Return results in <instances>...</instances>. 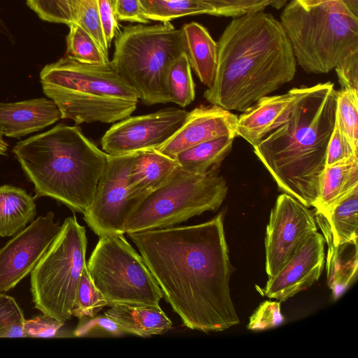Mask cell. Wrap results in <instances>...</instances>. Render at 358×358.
Masks as SVG:
<instances>
[{"label":"cell","mask_w":358,"mask_h":358,"mask_svg":"<svg viewBox=\"0 0 358 358\" xmlns=\"http://www.w3.org/2000/svg\"><path fill=\"white\" fill-rule=\"evenodd\" d=\"M64 322L57 321L46 315L26 320L24 330L25 337H52Z\"/></svg>","instance_id":"cell-40"},{"label":"cell","mask_w":358,"mask_h":358,"mask_svg":"<svg viewBox=\"0 0 358 358\" xmlns=\"http://www.w3.org/2000/svg\"><path fill=\"white\" fill-rule=\"evenodd\" d=\"M107 306L106 299L93 283L86 266L79 281L72 315L79 319L94 317Z\"/></svg>","instance_id":"cell-30"},{"label":"cell","mask_w":358,"mask_h":358,"mask_svg":"<svg viewBox=\"0 0 358 358\" xmlns=\"http://www.w3.org/2000/svg\"><path fill=\"white\" fill-rule=\"evenodd\" d=\"M183 34L185 54L192 69L200 81L210 87L213 83L218 57V46L208 30L192 22L185 24Z\"/></svg>","instance_id":"cell-22"},{"label":"cell","mask_w":358,"mask_h":358,"mask_svg":"<svg viewBox=\"0 0 358 358\" xmlns=\"http://www.w3.org/2000/svg\"><path fill=\"white\" fill-rule=\"evenodd\" d=\"M115 13L117 20L149 23L143 14L140 0H115Z\"/></svg>","instance_id":"cell-41"},{"label":"cell","mask_w":358,"mask_h":358,"mask_svg":"<svg viewBox=\"0 0 358 358\" xmlns=\"http://www.w3.org/2000/svg\"><path fill=\"white\" fill-rule=\"evenodd\" d=\"M315 231L314 213L292 196L280 194L271 211L266 231L268 276L274 275Z\"/></svg>","instance_id":"cell-13"},{"label":"cell","mask_w":358,"mask_h":358,"mask_svg":"<svg viewBox=\"0 0 358 358\" xmlns=\"http://www.w3.org/2000/svg\"><path fill=\"white\" fill-rule=\"evenodd\" d=\"M314 214L316 224L321 229L324 241L328 245L326 262L327 284L336 300L357 278V239L335 245L332 242L325 217L320 213L315 212Z\"/></svg>","instance_id":"cell-19"},{"label":"cell","mask_w":358,"mask_h":358,"mask_svg":"<svg viewBox=\"0 0 358 358\" xmlns=\"http://www.w3.org/2000/svg\"><path fill=\"white\" fill-rule=\"evenodd\" d=\"M303 91V87L293 88L283 94L260 98L238 117L236 136L255 146L285 122Z\"/></svg>","instance_id":"cell-17"},{"label":"cell","mask_w":358,"mask_h":358,"mask_svg":"<svg viewBox=\"0 0 358 358\" xmlns=\"http://www.w3.org/2000/svg\"><path fill=\"white\" fill-rule=\"evenodd\" d=\"M44 94L59 108L62 119L81 123H110L129 117L138 92L113 67L83 63L65 56L40 73Z\"/></svg>","instance_id":"cell-5"},{"label":"cell","mask_w":358,"mask_h":358,"mask_svg":"<svg viewBox=\"0 0 358 358\" xmlns=\"http://www.w3.org/2000/svg\"><path fill=\"white\" fill-rule=\"evenodd\" d=\"M1 24H2V22H1V20H0V31H1Z\"/></svg>","instance_id":"cell-46"},{"label":"cell","mask_w":358,"mask_h":358,"mask_svg":"<svg viewBox=\"0 0 358 358\" xmlns=\"http://www.w3.org/2000/svg\"><path fill=\"white\" fill-rule=\"evenodd\" d=\"M234 138L222 136L184 150L173 157L182 170L195 174L214 173L231 150Z\"/></svg>","instance_id":"cell-25"},{"label":"cell","mask_w":358,"mask_h":358,"mask_svg":"<svg viewBox=\"0 0 358 358\" xmlns=\"http://www.w3.org/2000/svg\"><path fill=\"white\" fill-rule=\"evenodd\" d=\"M280 23L296 62L307 73H327L358 48V17L341 0L310 6L292 0Z\"/></svg>","instance_id":"cell-6"},{"label":"cell","mask_w":358,"mask_h":358,"mask_svg":"<svg viewBox=\"0 0 358 358\" xmlns=\"http://www.w3.org/2000/svg\"><path fill=\"white\" fill-rule=\"evenodd\" d=\"M80 0H27L28 6L43 20L65 24L76 22Z\"/></svg>","instance_id":"cell-32"},{"label":"cell","mask_w":358,"mask_h":358,"mask_svg":"<svg viewBox=\"0 0 358 358\" xmlns=\"http://www.w3.org/2000/svg\"><path fill=\"white\" fill-rule=\"evenodd\" d=\"M85 227L68 217L53 242L30 273L34 307L43 315L65 322L72 310L79 281L87 266Z\"/></svg>","instance_id":"cell-8"},{"label":"cell","mask_w":358,"mask_h":358,"mask_svg":"<svg viewBox=\"0 0 358 358\" xmlns=\"http://www.w3.org/2000/svg\"><path fill=\"white\" fill-rule=\"evenodd\" d=\"M225 179L179 166L162 186L142 199L130 213L124 234L173 227L206 211H215L227 194Z\"/></svg>","instance_id":"cell-9"},{"label":"cell","mask_w":358,"mask_h":358,"mask_svg":"<svg viewBox=\"0 0 358 358\" xmlns=\"http://www.w3.org/2000/svg\"><path fill=\"white\" fill-rule=\"evenodd\" d=\"M164 1H182V0H164Z\"/></svg>","instance_id":"cell-45"},{"label":"cell","mask_w":358,"mask_h":358,"mask_svg":"<svg viewBox=\"0 0 358 358\" xmlns=\"http://www.w3.org/2000/svg\"><path fill=\"white\" fill-rule=\"evenodd\" d=\"M238 116L219 106L201 105L189 112L180 129L157 150L173 158L180 152L222 136H236Z\"/></svg>","instance_id":"cell-16"},{"label":"cell","mask_w":358,"mask_h":358,"mask_svg":"<svg viewBox=\"0 0 358 358\" xmlns=\"http://www.w3.org/2000/svg\"><path fill=\"white\" fill-rule=\"evenodd\" d=\"M73 331L74 336H121L125 332L111 318L103 315L83 317Z\"/></svg>","instance_id":"cell-36"},{"label":"cell","mask_w":358,"mask_h":358,"mask_svg":"<svg viewBox=\"0 0 358 358\" xmlns=\"http://www.w3.org/2000/svg\"><path fill=\"white\" fill-rule=\"evenodd\" d=\"M166 84L171 102L184 108L194 101L195 85L185 53L178 57L171 65Z\"/></svg>","instance_id":"cell-29"},{"label":"cell","mask_w":358,"mask_h":358,"mask_svg":"<svg viewBox=\"0 0 358 358\" xmlns=\"http://www.w3.org/2000/svg\"><path fill=\"white\" fill-rule=\"evenodd\" d=\"M95 40L106 57L109 46L106 41L99 13L98 0H80L76 22Z\"/></svg>","instance_id":"cell-35"},{"label":"cell","mask_w":358,"mask_h":358,"mask_svg":"<svg viewBox=\"0 0 358 358\" xmlns=\"http://www.w3.org/2000/svg\"><path fill=\"white\" fill-rule=\"evenodd\" d=\"M356 155H358V149L352 145L348 136L335 123L327 147L326 166L345 162Z\"/></svg>","instance_id":"cell-37"},{"label":"cell","mask_w":358,"mask_h":358,"mask_svg":"<svg viewBox=\"0 0 358 358\" xmlns=\"http://www.w3.org/2000/svg\"><path fill=\"white\" fill-rule=\"evenodd\" d=\"M211 10V15L238 17L264 10L267 6L279 8L287 0H199Z\"/></svg>","instance_id":"cell-33"},{"label":"cell","mask_w":358,"mask_h":358,"mask_svg":"<svg viewBox=\"0 0 358 358\" xmlns=\"http://www.w3.org/2000/svg\"><path fill=\"white\" fill-rule=\"evenodd\" d=\"M13 152L34 185L36 197L52 198L82 214L108 157L79 127L63 124L19 142Z\"/></svg>","instance_id":"cell-4"},{"label":"cell","mask_w":358,"mask_h":358,"mask_svg":"<svg viewBox=\"0 0 358 358\" xmlns=\"http://www.w3.org/2000/svg\"><path fill=\"white\" fill-rule=\"evenodd\" d=\"M144 15L149 20L162 22L191 15L209 14L211 9L199 0L169 1L140 0Z\"/></svg>","instance_id":"cell-27"},{"label":"cell","mask_w":358,"mask_h":358,"mask_svg":"<svg viewBox=\"0 0 358 358\" xmlns=\"http://www.w3.org/2000/svg\"><path fill=\"white\" fill-rule=\"evenodd\" d=\"M324 243L322 234H312L282 268L268 277L262 294L282 302L309 288L322 273Z\"/></svg>","instance_id":"cell-15"},{"label":"cell","mask_w":358,"mask_h":358,"mask_svg":"<svg viewBox=\"0 0 358 358\" xmlns=\"http://www.w3.org/2000/svg\"><path fill=\"white\" fill-rule=\"evenodd\" d=\"M327 82L303 87L285 122L253 147L284 193L315 207L335 126L337 91Z\"/></svg>","instance_id":"cell-3"},{"label":"cell","mask_w":358,"mask_h":358,"mask_svg":"<svg viewBox=\"0 0 358 358\" xmlns=\"http://www.w3.org/2000/svg\"><path fill=\"white\" fill-rule=\"evenodd\" d=\"M54 218L53 212L39 216L0 249V292L14 288L45 255L60 229Z\"/></svg>","instance_id":"cell-14"},{"label":"cell","mask_w":358,"mask_h":358,"mask_svg":"<svg viewBox=\"0 0 358 358\" xmlns=\"http://www.w3.org/2000/svg\"><path fill=\"white\" fill-rule=\"evenodd\" d=\"M87 269L108 306H159L162 293L142 257L124 234L99 236Z\"/></svg>","instance_id":"cell-10"},{"label":"cell","mask_w":358,"mask_h":358,"mask_svg":"<svg viewBox=\"0 0 358 358\" xmlns=\"http://www.w3.org/2000/svg\"><path fill=\"white\" fill-rule=\"evenodd\" d=\"M348 10L358 17V0H341Z\"/></svg>","instance_id":"cell-42"},{"label":"cell","mask_w":358,"mask_h":358,"mask_svg":"<svg viewBox=\"0 0 358 358\" xmlns=\"http://www.w3.org/2000/svg\"><path fill=\"white\" fill-rule=\"evenodd\" d=\"M24 313L15 299L0 292V338L25 337Z\"/></svg>","instance_id":"cell-34"},{"label":"cell","mask_w":358,"mask_h":358,"mask_svg":"<svg viewBox=\"0 0 358 358\" xmlns=\"http://www.w3.org/2000/svg\"><path fill=\"white\" fill-rule=\"evenodd\" d=\"M356 187H358V155L345 162L326 166L320 179L315 212L326 213Z\"/></svg>","instance_id":"cell-23"},{"label":"cell","mask_w":358,"mask_h":358,"mask_svg":"<svg viewBox=\"0 0 358 358\" xmlns=\"http://www.w3.org/2000/svg\"><path fill=\"white\" fill-rule=\"evenodd\" d=\"M176 160L156 149L136 154L128 176V186L138 200L165 183L176 171Z\"/></svg>","instance_id":"cell-20"},{"label":"cell","mask_w":358,"mask_h":358,"mask_svg":"<svg viewBox=\"0 0 358 358\" xmlns=\"http://www.w3.org/2000/svg\"><path fill=\"white\" fill-rule=\"evenodd\" d=\"M322 214L327 221L331 238L335 245H341L357 240L358 187L336 202L326 213Z\"/></svg>","instance_id":"cell-26"},{"label":"cell","mask_w":358,"mask_h":358,"mask_svg":"<svg viewBox=\"0 0 358 358\" xmlns=\"http://www.w3.org/2000/svg\"><path fill=\"white\" fill-rule=\"evenodd\" d=\"M8 145L3 138V134L0 131V155H6Z\"/></svg>","instance_id":"cell-44"},{"label":"cell","mask_w":358,"mask_h":358,"mask_svg":"<svg viewBox=\"0 0 358 358\" xmlns=\"http://www.w3.org/2000/svg\"><path fill=\"white\" fill-rule=\"evenodd\" d=\"M335 123L358 149V92L342 89L337 91Z\"/></svg>","instance_id":"cell-31"},{"label":"cell","mask_w":358,"mask_h":358,"mask_svg":"<svg viewBox=\"0 0 358 358\" xmlns=\"http://www.w3.org/2000/svg\"><path fill=\"white\" fill-rule=\"evenodd\" d=\"M36 214L34 198L25 190L11 185L0 187V237L15 236Z\"/></svg>","instance_id":"cell-24"},{"label":"cell","mask_w":358,"mask_h":358,"mask_svg":"<svg viewBox=\"0 0 358 358\" xmlns=\"http://www.w3.org/2000/svg\"><path fill=\"white\" fill-rule=\"evenodd\" d=\"M69 27L65 56L90 64H105L110 62L109 58L84 28L76 22Z\"/></svg>","instance_id":"cell-28"},{"label":"cell","mask_w":358,"mask_h":358,"mask_svg":"<svg viewBox=\"0 0 358 358\" xmlns=\"http://www.w3.org/2000/svg\"><path fill=\"white\" fill-rule=\"evenodd\" d=\"M334 69L342 89L358 92V48L345 56Z\"/></svg>","instance_id":"cell-39"},{"label":"cell","mask_w":358,"mask_h":358,"mask_svg":"<svg viewBox=\"0 0 358 358\" xmlns=\"http://www.w3.org/2000/svg\"><path fill=\"white\" fill-rule=\"evenodd\" d=\"M105 315L115 321L126 334L150 337L167 332L172 322L159 306L114 304Z\"/></svg>","instance_id":"cell-21"},{"label":"cell","mask_w":358,"mask_h":358,"mask_svg":"<svg viewBox=\"0 0 358 358\" xmlns=\"http://www.w3.org/2000/svg\"><path fill=\"white\" fill-rule=\"evenodd\" d=\"M223 218L220 213L201 224L127 234L183 324L205 333L240 322Z\"/></svg>","instance_id":"cell-1"},{"label":"cell","mask_w":358,"mask_h":358,"mask_svg":"<svg viewBox=\"0 0 358 358\" xmlns=\"http://www.w3.org/2000/svg\"><path fill=\"white\" fill-rule=\"evenodd\" d=\"M185 53L181 29L170 22L128 25L115 42L110 63L146 105L171 102L166 78L173 62Z\"/></svg>","instance_id":"cell-7"},{"label":"cell","mask_w":358,"mask_h":358,"mask_svg":"<svg viewBox=\"0 0 358 358\" xmlns=\"http://www.w3.org/2000/svg\"><path fill=\"white\" fill-rule=\"evenodd\" d=\"M283 321L280 301H265L250 317L248 329L253 331L265 330L279 326Z\"/></svg>","instance_id":"cell-38"},{"label":"cell","mask_w":358,"mask_h":358,"mask_svg":"<svg viewBox=\"0 0 358 358\" xmlns=\"http://www.w3.org/2000/svg\"><path fill=\"white\" fill-rule=\"evenodd\" d=\"M189 112L175 107L127 117L112 125L101 140L103 150L120 156L158 148L183 124Z\"/></svg>","instance_id":"cell-12"},{"label":"cell","mask_w":358,"mask_h":358,"mask_svg":"<svg viewBox=\"0 0 358 358\" xmlns=\"http://www.w3.org/2000/svg\"><path fill=\"white\" fill-rule=\"evenodd\" d=\"M217 46L215 78L203 94L211 104L244 112L294 77L291 44L280 22L270 13L235 17Z\"/></svg>","instance_id":"cell-2"},{"label":"cell","mask_w":358,"mask_h":358,"mask_svg":"<svg viewBox=\"0 0 358 358\" xmlns=\"http://www.w3.org/2000/svg\"><path fill=\"white\" fill-rule=\"evenodd\" d=\"M303 6H310L331 0H296Z\"/></svg>","instance_id":"cell-43"},{"label":"cell","mask_w":358,"mask_h":358,"mask_svg":"<svg viewBox=\"0 0 358 358\" xmlns=\"http://www.w3.org/2000/svg\"><path fill=\"white\" fill-rule=\"evenodd\" d=\"M59 119L61 112L52 99L0 103V131L8 137L20 138L40 131Z\"/></svg>","instance_id":"cell-18"},{"label":"cell","mask_w":358,"mask_h":358,"mask_svg":"<svg viewBox=\"0 0 358 358\" xmlns=\"http://www.w3.org/2000/svg\"><path fill=\"white\" fill-rule=\"evenodd\" d=\"M137 153L108 155L93 199L83 214L85 222L99 237L124 234L126 222L140 201L128 186L129 173Z\"/></svg>","instance_id":"cell-11"}]
</instances>
